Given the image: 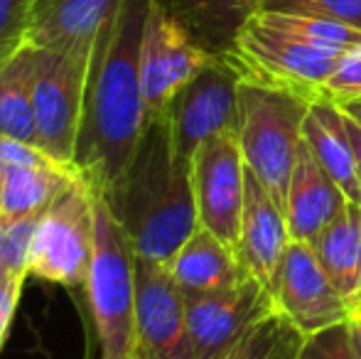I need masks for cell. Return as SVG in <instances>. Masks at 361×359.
<instances>
[{"instance_id":"cell-1","label":"cell","mask_w":361,"mask_h":359,"mask_svg":"<svg viewBox=\"0 0 361 359\" xmlns=\"http://www.w3.org/2000/svg\"><path fill=\"white\" fill-rule=\"evenodd\" d=\"M152 0H118L94 39L74 168L104 192L121 175L145 128L143 39Z\"/></svg>"},{"instance_id":"cell-2","label":"cell","mask_w":361,"mask_h":359,"mask_svg":"<svg viewBox=\"0 0 361 359\" xmlns=\"http://www.w3.org/2000/svg\"><path fill=\"white\" fill-rule=\"evenodd\" d=\"M101 195L140 259L167 264L195 234L192 168L175 155L167 114L145 121L130 160Z\"/></svg>"},{"instance_id":"cell-3","label":"cell","mask_w":361,"mask_h":359,"mask_svg":"<svg viewBox=\"0 0 361 359\" xmlns=\"http://www.w3.org/2000/svg\"><path fill=\"white\" fill-rule=\"evenodd\" d=\"M312 101L293 91L238 84L236 133L251 175L271 192L286 212L288 182L302 145V126Z\"/></svg>"},{"instance_id":"cell-4","label":"cell","mask_w":361,"mask_h":359,"mask_svg":"<svg viewBox=\"0 0 361 359\" xmlns=\"http://www.w3.org/2000/svg\"><path fill=\"white\" fill-rule=\"evenodd\" d=\"M96 192V239L86 276L91 317L101 359H133L135 251L114 219L104 195Z\"/></svg>"},{"instance_id":"cell-5","label":"cell","mask_w":361,"mask_h":359,"mask_svg":"<svg viewBox=\"0 0 361 359\" xmlns=\"http://www.w3.org/2000/svg\"><path fill=\"white\" fill-rule=\"evenodd\" d=\"M221 57L231 62L243 82L293 91L317 101L324 96V84L342 54L310 47L251 15L238 30L231 49Z\"/></svg>"},{"instance_id":"cell-6","label":"cell","mask_w":361,"mask_h":359,"mask_svg":"<svg viewBox=\"0 0 361 359\" xmlns=\"http://www.w3.org/2000/svg\"><path fill=\"white\" fill-rule=\"evenodd\" d=\"M94 42L74 47H37L35 59V123L37 148L59 165L74 168Z\"/></svg>"},{"instance_id":"cell-7","label":"cell","mask_w":361,"mask_h":359,"mask_svg":"<svg viewBox=\"0 0 361 359\" xmlns=\"http://www.w3.org/2000/svg\"><path fill=\"white\" fill-rule=\"evenodd\" d=\"M96 239V192L76 178L44 209L30 251V276L84 291Z\"/></svg>"},{"instance_id":"cell-8","label":"cell","mask_w":361,"mask_h":359,"mask_svg":"<svg viewBox=\"0 0 361 359\" xmlns=\"http://www.w3.org/2000/svg\"><path fill=\"white\" fill-rule=\"evenodd\" d=\"M190 168L200 226L236 251L248 178L236 128L207 138L192 155Z\"/></svg>"},{"instance_id":"cell-9","label":"cell","mask_w":361,"mask_h":359,"mask_svg":"<svg viewBox=\"0 0 361 359\" xmlns=\"http://www.w3.org/2000/svg\"><path fill=\"white\" fill-rule=\"evenodd\" d=\"M241 77L226 57L216 54L190 84L180 89L167 109L172 148L182 163H192L207 138L236 128Z\"/></svg>"},{"instance_id":"cell-10","label":"cell","mask_w":361,"mask_h":359,"mask_svg":"<svg viewBox=\"0 0 361 359\" xmlns=\"http://www.w3.org/2000/svg\"><path fill=\"white\" fill-rule=\"evenodd\" d=\"M268 291L276 310L302 337L349 322L354 315L352 305L334 288V283L319 266L312 246L305 241L288 244Z\"/></svg>"},{"instance_id":"cell-11","label":"cell","mask_w":361,"mask_h":359,"mask_svg":"<svg viewBox=\"0 0 361 359\" xmlns=\"http://www.w3.org/2000/svg\"><path fill=\"white\" fill-rule=\"evenodd\" d=\"M216 54L204 49L165 8L152 0L143 39V104L145 121L165 116L172 99L190 84Z\"/></svg>"},{"instance_id":"cell-12","label":"cell","mask_w":361,"mask_h":359,"mask_svg":"<svg viewBox=\"0 0 361 359\" xmlns=\"http://www.w3.org/2000/svg\"><path fill=\"white\" fill-rule=\"evenodd\" d=\"M133 359H195L185 296L167 264L140 256H135Z\"/></svg>"},{"instance_id":"cell-13","label":"cell","mask_w":361,"mask_h":359,"mask_svg":"<svg viewBox=\"0 0 361 359\" xmlns=\"http://www.w3.org/2000/svg\"><path fill=\"white\" fill-rule=\"evenodd\" d=\"M187 300V335L195 359H219L256 322L276 312L271 291L256 278Z\"/></svg>"},{"instance_id":"cell-14","label":"cell","mask_w":361,"mask_h":359,"mask_svg":"<svg viewBox=\"0 0 361 359\" xmlns=\"http://www.w3.org/2000/svg\"><path fill=\"white\" fill-rule=\"evenodd\" d=\"M290 241L293 239L288 231L286 212L261 185V180L248 173L241 229H238L236 241V256L243 271L266 288H271L273 276L281 266Z\"/></svg>"},{"instance_id":"cell-15","label":"cell","mask_w":361,"mask_h":359,"mask_svg":"<svg viewBox=\"0 0 361 359\" xmlns=\"http://www.w3.org/2000/svg\"><path fill=\"white\" fill-rule=\"evenodd\" d=\"M349 205V197L342 192L322 165L314 160L310 148L300 145L293 175L288 182L286 195V221L293 241H310L327 229Z\"/></svg>"},{"instance_id":"cell-16","label":"cell","mask_w":361,"mask_h":359,"mask_svg":"<svg viewBox=\"0 0 361 359\" xmlns=\"http://www.w3.org/2000/svg\"><path fill=\"white\" fill-rule=\"evenodd\" d=\"M167 269L185 298L224 291L248 276L233 246H228L204 226H197L195 234L167 261Z\"/></svg>"},{"instance_id":"cell-17","label":"cell","mask_w":361,"mask_h":359,"mask_svg":"<svg viewBox=\"0 0 361 359\" xmlns=\"http://www.w3.org/2000/svg\"><path fill=\"white\" fill-rule=\"evenodd\" d=\"M302 140L314 160L324 168V173L342 187L349 202L361 205V185L357 178V165H354L347 118L334 101L322 96L310 104V114L302 126Z\"/></svg>"},{"instance_id":"cell-18","label":"cell","mask_w":361,"mask_h":359,"mask_svg":"<svg viewBox=\"0 0 361 359\" xmlns=\"http://www.w3.org/2000/svg\"><path fill=\"white\" fill-rule=\"evenodd\" d=\"M79 173L52 158L0 165V217H25L44 212Z\"/></svg>"},{"instance_id":"cell-19","label":"cell","mask_w":361,"mask_h":359,"mask_svg":"<svg viewBox=\"0 0 361 359\" xmlns=\"http://www.w3.org/2000/svg\"><path fill=\"white\" fill-rule=\"evenodd\" d=\"M118 0H37L27 42L35 47H74L94 42Z\"/></svg>"},{"instance_id":"cell-20","label":"cell","mask_w":361,"mask_h":359,"mask_svg":"<svg viewBox=\"0 0 361 359\" xmlns=\"http://www.w3.org/2000/svg\"><path fill=\"white\" fill-rule=\"evenodd\" d=\"M314 256L344 300L357 310L361 305V205L349 202L344 212L312 241Z\"/></svg>"},{"instance_id":"cell-21","label":"cell","mask_w":361,"mask_h":359,"mask_svg":"<svg viewBox=\"0 0 361 359\" xmlns=\"http://www.w3.org/2000/svg\"><path fill=\"white\" fill-rule=\"evenodd\" d=\"M261 0H160V5L214 54H226L238 30L258 10Z\"/></svg>"},{"instance_id":"cell-22","label":"cell","mask_w":361,"mask_h":359,"mask_svg":"<svg viewBox=\"0 0 361 359\" xmlns=\"http://www.w3.org/2000/svg\"><path fill=\"white\" fill-rule=\"evenodd\" d=\"M35 59H37V47L27 42L5 62H0V135L37 148L32 101Z\"/></svg>"},{"instance_id":"cell-23","label":"cell","mask_w":361,"mask_h":359,"mask_svg":"<svg viewBox=\"0 0 361 359\" xmlns=\"http://www.w3.org/2000/svg\"><path fill=\"white\" fill-rule=\"evenodd\" d=\"M258 20H263L271 28L281 30L290 37L310 44V47L324 49L332 54H344L361 44V28L347 23H334L322 18H305V15H288V13H271V10H256Z\"/></svg>"},{"instance_id":"cell-24","label":"cell","mask_w":361,"mask_h":359,"mask_svg":"<svg viewBox=\"0 0 361 359\" xmlns=\"http://www.w3.org/2000/svg\"><path fill=\"white\" fill-rule=\"evenodd\" d=\"M305 337L281 315L271 312L219 359H298Z\"/></svg>"},{"instance_id":"cell-25","label":"cell","mask_w":361,"mask_h":359,"mask_svg":"<svg viewBox=\"0 0 361 359\" xmlns=\"http://www.w3.org/2000/svg\"><path fill=\"white\" fill-rule=\"evenodd\" d=\"M44 212L25 217H0V266L8 276H30V251Z\"/></svg>"},{"instance_id":"cell-26","label":"cell","mask_w":361,"mask_h":359,"mask_svg":"<svg viewBox=\"0 0 361 359\" xmlns=\"http://www.w3.org/2000/svg\"><path fill=\"white\" fill-rule=\"evenodd\" d=\"M258 10L322 18L361 28V0H261Z\"/></svg>"},{"instance_id":"cell-27","label":"cell","mask_w":361,"mask_h":359,"mask_svg":"<svg viewBox=\"0 0 361 359\" xmlns=\"http://www.w3.org/2000/svg\"><path fill=\"white\" fill-rule=\"evenodd\" d=\"M37 0H0V62L27 44Z\"/></svg>"},{"instance_id":"cell-28","label":"cell","mask_w":361,"mask_h":359,"mask_svg":"<svg viewBox=\"0 0 361 359\" xmlns=\"http://www.w3.org/2000/svg\"><path fill=\"white\" fill-rule=\"evenodd\" d=\"M298 359H361L352 335V322H342L305 337Z\"/></svg>"},{"instance_id":"cell-29","label":"cell","mask_w":361,"mask_h":359,"mask_svg":"<svg viewBox=\"0 0 361 359\" xmlns=\"http://www.w3.org/2000/svg\"><path fill=\"white\" fill-rule=\"evenodd\" d=\"M324 99L334 104L361 99V44L339 57L337 69L324 84Z\"/></svg>"},{"instance_id":"cell-30","label":"cell","mask_w":361,"mask_h":359,"mask_svg":"<svg viewBox=\"0 0 361 359\" xmlns=\"http://www.w3.org/2000/svg\"><path fill=\"white\" fill-rule=\"evenodd\" d=\"M27 278L23 276H10L0 283V350H3L5 340H8L10 325H13V315L18 310L20 303V293Z\"/></svg>"},{"instance_id":"cell-31","label":"cell","mask_w":361,"mask_h":359,"mask_svg":"<svg viewBox=\"0 0 361 359\" xmlns=\"http://www.w3.org/2000/svg\"><path fill=\"white\" fill-rule=\"evenodd\" d=\"M344 118H347L349 140H352V150H354V165H357V178H359V185H361V126L357 123V121L349 118L347 114H344Z\"/></svg>"},{"instance_id":"cell-32","label":"cell","mask_w":361,"mask_h":359,"mask_svg":"<svg viewBox=\"0 0 361 359\" xmlns=\"http://www.w3.org/2000/svg\"><path fill=\"white\" fill-rule=\"evenodd\" d=\"M339 109L344 111V114L349 116L352 121H357L361 126V99H352V101H344V104H337Z\"/></svg>"},{"instance_id":"cell-33","label":"cell","mask_w":361,"mask_h":359,"mask_svg":"<svg viewBox=\"0 0 361 359\" xmlns=\"http://www.w3.org/2000/svg\"><path fill=\"white\" fill-rule=\"evenodd\" d=\"M349 322H352V335H354V342H357V350L361 355V325H357L354 320H349Z\"/></svg>"},{"instance_id":"cell-34","label":"cell","mask_w":361,"mask_h":359,"mask_svg":"<svg viewBox=\"0 0 361 359\" xmlns=\"http://www.w3.org/2000/svg\"><path fill=\"white\" fill-rule=\"evenodd\" d=\"M352 320H354V322H357V325H361V308H357V310H354Z\"/></svg>"},{"instance_id":"cell-35","label":"cell","mask_w":361,"mask_h":359,"mask_svg":"<svg viewBox=\"0 0 361 359\" xmlns=\"http://www.w3.org/2000/svg\"><path fill=\"white\" fill-rule=\"evenodd\" d=\"M5 278H10V276H8V273H5V269H3V266H0V283H3Z\"/></svg>"},{"instance_id":"cell-36","label":"cell","mask_w":361,"mask_h":359,"mask_svg":"<svg viewBox=\"0 0 361 359\" xmlns=\"http://www.w3.org/2000/svg\"><path fill=\"white\" fill-rule=\"evenodd\" d=\"M359 308H361V305H359Z\"/></svg>"}]
</instances>
